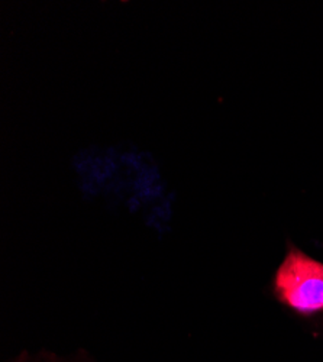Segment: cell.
Wrapping results in <instances>:
<instances>
[{
	"label": "cell",
	"mask_w": 323,
	"mask_h": 362,
	"mask_svg": "<svg viewBox=\"0 0 323 362\" xmlns=\"http://www.w3.org/2000/svg\"><path fill=\"white\" fill-rule=\"evenodd\" d=\"M276 293L300 313L323 310V264L291 248L277 271Z\"/></svg>",
	"instance_id": "obj_1"
}]
</instances>
